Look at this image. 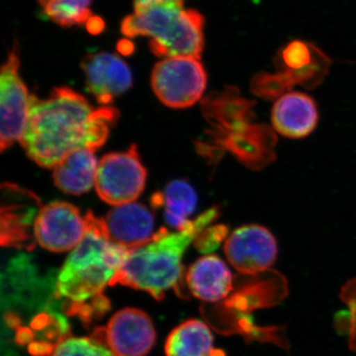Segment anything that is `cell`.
<instances>
[{"label": "cell", "mask_w": 356, "mask_h": 356, "mask_svg": "<svg viewBox=\"0 0 356 356\" xmlns=\"http://www.w3.org/2000/svg\"><path fill=\"white\" fill-rule=\"evenodd\" d=\"M118 116L114 107L95 108L74 89L56 88L46 99L31 95L20 143L37 165L54 168L72 152L103 146Z\"/></svg>", "instance_id": "1"}, {"label": "cell", "mask_w": 356, "mask_h": 356, "mask_svg": "<svg viewBox=\"0 0 356 356\" xmlns=\"http://www.w3.org/2000/svg\"><path fill=\"white\" fill-rule=\"evenodd\" d=\"M218 216L219 210L213 207L193 221L187 222L177 233L159 229L151 243L129 254L110 285L119 283L142 290L161 301L165 298V291L177 287L181 280L182 257L187 247Z\"/></svg>", "instance_id": "2"}, {"label": "cell", "mask_w": 356, "mask_h": 356, "mask_svg": "<svg viewBox=\"0 0 356 356\" xmlns=\"http://www.w3.org/2000/svg\"><path fill=\"white\" fill-rule=\"evenodd\" d=\"M86 218V235L58 273L55 291L56 298L79 304L102 294L131 252L110 242L103 219L91 212Z\"/></svg>", "instance_id": "3"}, {"label": "cell", "mask_w": 356, "mask_h": 356, "mask_svg": "<svg viewBox=\"0 0 356 356\" xmlns=\"http://www.w3.org/2000/svg\"><path fill=\"white\" fill-rule=\"evenodd\" d=\"M204 19L180 0H158L126 16L121 32L127 38L147 37L158 57L200 58L204 49Z\"/></svg>", "instance_id": "4"}, {"label": "cell", "mask_w": 356, "mask_h": 356, "mask_svg": "<svg viewBox=\"0 0 356 356\" xmlns=\"http://www.w3.org/2000/svg\"><path fill=\"white\" fill-rule=\"evenodd\" d=\"M275 134L264 124L248 123L220 136H205L197 143L199 154L214 163L229 152L252 170H262L275 159Z\"/></svg>", "instance_id": "5"}, {"label": "cell", "mask_w": 356, "mask_h": 356, "mask_svg": "<svg viewBox=\"0 0 356 356\" xmlns=\"http://www.w3.org/2000/svg\"><path fill=\"white\" fill-rule=\"evenodd\" d=\"M151 83L154 95L165 106L188 108L202 98L207 74L200 58H165L154 65Z\"/></svg>", "instance_id": "6"}, {"label": "cell", "mask_w": 356, "mask_h": 356, "mask_svg": "<svg viewBox=\"0 0 356 356\" xmlns=\"http://www.w3.org/2000/svg\"><path fill=\"white\" fill-rule=\"evenodd\" d=\"M146 180V168L133 145L127 151L107 154L100 159L95 189L102 200L115 207L135 202L144 191Z\"/></svg>", "instance_id": "7"}, {"label": "cell", "mask_w": 356, "mask_h": 356, "mask_svg": "<svg viewBox=\"0 0 356 356\" xmlns=\"http://www.w3.org/2000/svg\"><path fill=\"white\" fill-rule=\"evenodd\" d=\"M17 43L8 51L0 76V149L2 152L21 140L29 118L31 95L19 74Z\"/></svg>", "instance_id": "8"}, {"label": "cell", "mask_w": 356, "mask_h": 356, "mask_svg": "<svg viewBox=\"0 0 356 356\" xmlns=\"http://www.w3.org/2000/svg\"><path fill=\"white\" fill-rule=\"evenodd\" d=\"M224 250L232 266L248 276L268 271L278 254L277 243L273 233L257 224L236 229L227 238Z\"/></svg>", "instance_id": "9"}, {"label": "cell", "mask_w": 356, "mask_h": 356, "mask_svg": "<svg viewBox=\"0 0 356 356\" xmlns=\"http://www.w3.org/2000/svg\"><path fill=\"white\" fill-rule=\"evenodd\" d=\"M88 229L86 216L76 206L56 201L40 208L34 222V236L42 248L53 252L74 250Z\"/></svg>", "instance_id": "10"}, {"label": "cell", "mask_w": 356, "mask_h": 356, "mask_svg": "<svg viewBox=\"0 0 356 356\" xmlns=\"http://www.w3.org/2000/svg\"><path fill=\"white\" fill-rule=\"evenodd\" d=\"M81 69L86 89L103 106H108L132 86L130 67L115 54L99 51L88 55L81 62Z\"/></svg>", "instance_id": "11"}, {"label": "cell", "mask_w": 356, "mask_h": 356, "mask_svg": "<svg viewBox=\"0 0 356 356\" xmlns=\"http://www.w3.org/2000/svg\"><path fill=\"white\" fill-rule=\"evenodd\" d=\"M105 341L115 356H145L154 346L156 331L145 312L124 309L110 318Z\"/></svg>", "instance_id": "12"}, {"label": "cell", "mask_w": 356, "mask_h": 356, "mask_svg": "<svg viewBox=\"0 0 356 356\" xmlns=\"http://www.w3.org/2000/svg\"><path fill=\"white\" fill-rule=\"evenodd\" d=\"M276 69L293 86L317 88L329 72L331 60L315 44L302 40H293L276 56Z\"/></svg>", "instance_id": "13"}, {"label": "cell", "mask_w": 356, "mask_h": 356, "mask_svg": "<svg viewBox=\"0 0 356 356\" xmlns=\"http://www.w3.org/2000/svg\"><path fill=\"white\" fill-rule=\"evenodd\" d=\"M109 241L129 252L154 240V217L147 206L137 202L115 206L103 219Z\"/></svg>", "instance_id": "14"}, {"label": "cell", "mask_w": 356, "mask_h": 356, "mask_svg": "<svg viewBox=\"0 0 356 356\" xmlns=\"http://www.w3.org/2000/svg\"><path fill=\"white\" fill-rule=\"evenodd\" d=\"M2 189L6 205L2 206L1 243L6 247L30 248L28 229L36 220L39 200L31 192L15 185L6 184Z\"/></svg>", "instance_id": "15"}, {"label": "cell", "mask_w": 356, "mask_h": 356, "mask_svg": "<svg viewBox=\"0 0 356 356\" xmlns=\"http://www.w3.org/2000/svg\"><path fill=\"white\" fill-rule=\"evenodd\" d=\"M254 102L243 98L236 88L213 93L202 104L204 117L209 124L206 135L219 136L252 123Z\"/></svg>", "instance_id": "16"}, {"label": "cell", "mask_w": 356, "mask_h": 356, "mask_svg": "<svg viewBox=\"0 0 356 356\" xmlns=\"http://www.w3.org/2000/svg\"><path fill=\"white\" fill-rule=\"evenodd\" d=\"M318 111L315 100L306 93L294 91L274 104L271 122L274 130L290 139H303L317 127Z\"/></svg>", "instance_id": "17"}, {"label": "cell", "mask_w": 356, "mask_h": 356, "mask_svg": "<svg viewBox=\"0 0 356 356\" xmlns=\"http://www.w3.org/2000/svg\"><path fill=\"white\" fill-rule=\"evenodd\" d=\"M186 282L192 295L206 302L221 301L234 289L233 274L217 255H206L194 262Z\"/></svg>", "instance_id": "18"}, {"label": "cell", "mask_w": 356, "mask_h": 356, "mask_svg": "<svg viewBox=\"0 0 356 356\" xmlns=\"http://www.w3.org/2000/svg\"><path fill=\"white\" fill-rule=\"evenodd\" d=\"M99 161L95 152L81 149L72 152L54 168L56 186L64 193L81 195L95 185Z\"/></svg>", "instance_id": "19"}, {"label": "cell", "mask_w": 356, "mask_h": 356, "mask_svg": "<svg viewBox=\"0 0 356 356\" xmlns=\"http://www.w3.org/2000/svg\"><path fill=\"white\" fill-rule=\"evenodd\" d=\"M212 334L208 325L198 320H188L178 325L165 343L166 356H226L213 348Z\"/></svg>", "instance_id": "20"}, {"label": "cell", "mask_w": 356, "mask_h": 356, "mask_svg": "<svg viewBox=\"0 0 356 356\" xmlns=\"http://www.w3.org/2000/svg\"><path fill=\"white\" fill-rule=\"evenodd\" d=\"M152 202L154 207L165 208L166 222L180 231L195 210L197 195L191 184L175 180L165 187V191L156 193Z\"/></svg>", "instance_id": "21"}, {"label": "cell", "mask_w": 356, "mask_h": 356, "mask_svg": "<svg viewBox=\"0 0 356 356\" xmlns=\"http://www.w3.org/2000/svg\"><path fill=\"white\" fill-rule=\"evenodd\" d=\"M93 0H38L42 13L51 22L62 27L86 24L92 18Z\"/></svg>", "instance_id": "22"}, {"label": "cell", "mask_w": 356, "mask_h": 356, "mask_svg": "<svg viewBox=\"0 0 356 356\" xmlns=\"http://www.w3.org/2000/svg\"><path fill=\"white\" fill-rule=\"evenodd\" d=\"M293 84L280 74H268V72H259L252 79L250 88L254 95L264 98V99H280L283 95L291 92Z\"/></svg>", "instance_id": "23"}, {"label": "cell", "mask_w": 356, "mask_h": 356, "mask_svg": "<svg viewBox=\"0 0 356 356\" xmlns=\"http://www.w3.org/2000/svg\"><path fill=\"white\" fill-rule=\"evenodd\" d=\"M53 356H115L105 346L86 337H70L56 346Z\"/></svg>", "instance_id": "24"}, {"label": "cell", "mask_w": 356, "mask_h": 356, "mask_svg": "<svg viewBox=\"0 0 356 356\" xmlns=\"http://www.w3.org/2000/svg\"><path fill=\"white\" fill-rule=\"evenodd\" d=\"M229 229L225 225L218 224L209 226L201 231L194 240V245L199 252L204 254L216 250L225 238L228 236Z\"/></svg>", "instance_id": "25"}, {"label": "cell", "mask_w": 356, "mask_h": 356, "mask_svg": "<svg viewBox=\"0 0 356 356\" xmlns=\"http://www.w3.org/2000/svg\"><path fill=\"white\" fill-rule=\"evenodd\" d=\"M341 298L348 307H350V313L348 314L350 321V348L356 351V280L350 281L343 287L341 291Z\"/></svg>", "instance_id": "26"}, {"label": "cell", "mask_w": 356, "mask_h": 356, "mask_svg": "<svg viewBox=\"0 0 356 356\" xmlns=\"http://www.w3.org/2000/svg\"><path fill=\"white\" fill-rule=\"evenodd\" d=\"M55 350V344L44 341H32L28 346L32 356H53Z\"/></svg>", "instance_id": "27"}, {"label": "cell", "mask_w": 356, "mask_h": 356, "mask_svg": "<svg viewBox=\"0 0 356 356\" xmlns=\"http://www.w3.org/2000/svg\"><path fill=\"white\" fill-rule=\"evenodd\" d=\"M91 306H92L93 311H95V317H102L107 311H109L110 302L106 297L100 294L92 299Z\"/></svg>", "instance_id": "28"}, {"label": "cell", "mask_w": 356, "mask_h": 356, "mask_svg": "<svg viewBox=\"0 0 356 356\" xmlns=\"http://www.w3.org/2000/svg\"><path fill=\"white\" fill-rule=\"evenodd\" d=\"M33 334L32 329L26 327H20L19 329L16 331L15 343L18 346H25L27 343H31L33 341Z\"/></svg>", "instance_id": "29"}, {"label": "cell", "mask_w": 356, "mask_h": 356, "mask_svg": "<svg viewBox=\"0 0 356 356\" xmlns=\"http://www.w3.org/2000/svg\"><path fill=\"white\" fill-rule=\"evenodd\" d=\"M156 1H158V0H134V6H135V10H139V9L144 8V7ZM180 1H182V0H180Z\"/></svg>", "instance_id": "30"}]
</instances>
